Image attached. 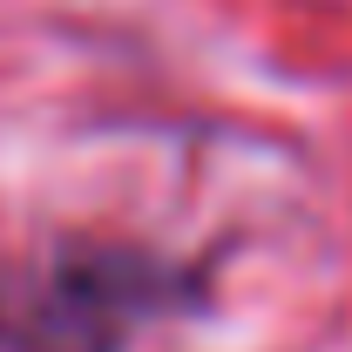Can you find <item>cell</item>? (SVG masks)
Masks as SVG:
<instances>
[{"label":"cell","mask_w":352,"mask_h":352,"mask_svg":"<svg viewBox=\"0 0 352 352\" xmlns=\"http://www.w3.org/2000/svg\"><path fill=\"white\" fill-rule=\"evenodd\" d=\"M183 292L190 285L170 278L156 258H135V251H82V258L54 264V278L34 292L14 346L21 352H122L135 325L156 318Z\"/></svg>","instance_id":"6da1fadb"}]
</instances>
